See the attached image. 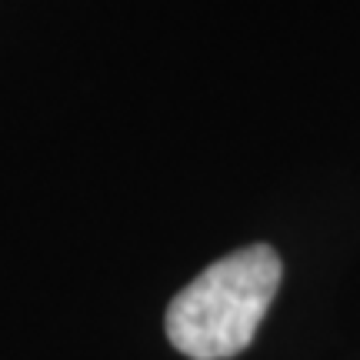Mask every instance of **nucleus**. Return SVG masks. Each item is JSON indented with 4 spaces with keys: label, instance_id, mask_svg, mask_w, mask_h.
<instances>
[{
    "label": "nucleus",
    "instance_id": "f257e3e1",
    "mask_svg": "<svg viewBox=\"0 0 360 360\" xmlns=\"http://www.w3.org/2000/svg\"><path fill=\"white\" fill-rule=\"evenodd\" d=\"M283 267L277 250L254 244L187 283L167 307V340L191 360H227L254 340Z\"/></svg>",
    "mask_w": 360,
    "mask_h": 360
}]
</instances>
